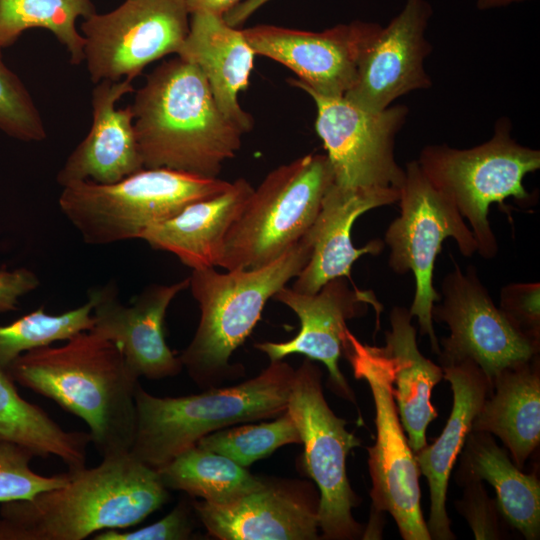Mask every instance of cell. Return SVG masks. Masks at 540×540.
<instances>
[{
  "instance_id": "6da1fadb",
  "label": "cell",
  "mask_w": 540,
  "mask_h": 540,
  "mask_svg": "<svg viewBox=\"0 0 540 540\" xmlns=\"http://www.w3.org/2000/svg\"><path fill=\"white\" fill-rule=\"evenodd\" d=\"M68 473L62 486L2 503L0 540H82L137 525L169 498L158 472L129 452Z\"/></svg>"
},
{
  "instance_id": "7a4b0ae2",
  "label": "cell",
  "mask_w": 540,
  "mask_h": 540,
  "mask_svg": "<svg viewBox=\"0 0 540 540\" xmlns=\"http://www.w3.org/2000/svg\"><path fill=\"white\" fill-rule=\"evenodd\" d=\"M7 373L15 383L82 419L102 457L130 451L139 379L112 341L83 331L59 347L49 345L22 354Z\"/></svg>"
},
{
  "instance_id": "3957f363",
  "label": "cell",
  "mask_w": 540,
  "mask_h": 540,
  "mask_svg": "<svg viewBox=\"0 0 540 540\" xmlns=\"http://www.w3.org/2000/svg\"><path fill=\"white\" fill-rule=\"evenodd\" d=\"M131 109L145 168L216 178L245 134L220 111L201 70L178 56L148 74Z\"/></svg>"
},
{
  "instance_id": "277c9868",
  "label": "cell",
  "mask_w": 540,
  "mask_h": 540,
  "mask_svg": "<svg viewBox=\"0 0 540 540\" xmlns=\"http://www.w3.org/2000/svg\"><path fill=\"white\" fill-rule=\"evenodd\" d=\"M311 247L301 240L276 260L257 268L192 270L189 287L200 308V321L179 355L189 377L202 389L217 387L244 372L230 364L261 319L267 301L295 278L309 260Z\"/></svg>"
},
{
  "instance_id": "5b68a950",
  "label": "cell",
  "mask_w": 540,
  "mask_h": 540,
  "mask_svg": "<svg viewBox=\"0 0 540 540\" xmlns=\"http://www.w3.org/2000/svg\"><path fill=\"white\" fill-rule=\"evenodd\" d=\"M294 374L282 359L270 361L257 376L240 384L189 396L157 397L138 384L129 453L157 471L210 433L279 416L287 410Z\"/></svg>"
},
{
  "instance_id": "8992f818",
  "label": "cell",
  "mask_w": 540,
  "mask_h": 540,
  "mask_svg": "<svg viewBox=\"0 0 540 540\" xmlns=\"http://www.w3.org/2000/svg\"><path fill=\"white\" fill-rule=\"evenodd\" d=\"M231 182L168 168H143L122 180H90L63 186L58 203L83 241L106 245L139 239L150 226L189 204L225 191Z\"/></svg>"
},
{
  "instance_id": "52a82bcc",
  "label": "cell",
  "mask_w": 540,
  "mask_h": 540,
  "mask_svg": "<svg viewBox=\"0 0 540 540\" xmlns=\"http://www.w3.org/2000/svg\"><path fill=\"white\" fill-rule=\"evenodd\" d=\"M333 184L326 154L311 153L269 172L230 226L218 267L264 266L298 243Z\"/></svg>"
},
{
  "instance_id": "ba28073f",
  "label": "cell",
  "mask_w": 540,
  "mask_h": 540,
  "mask_svg": "<svg viewBox=\"0 0 540 540\" xmlns=\"http://www.w3.org/2000/svg\"><path fill=\"white\" fill-rule=\"evenodd\" d=\"M509 118L501 117L492 137L472 148L446 144L425 146L417 160L429 181L456 206L469 222L479 254L490 259L498 244L488 220L492 203L509 197L528 203L524 177L540 168V151L519 144L511 135Z\"/></svg>"
},
{
  "instance_id": "9c48e42d",
  "label": "cell",
  "mask_w": 540,
  "mask_h": 540,
  "mask_svg": "<svg viewBox=\"0 0 540 540\" xmlns=\"http://www.w3.org/2000/svg\"><path fill=\"white\" fill-rule=\"evenodd\" d=\"M398 201L400 215L384 238L390 248L389 266L398 274L413 273L415 293L409 313L417 318L421 335L429 337L432 351L439 353L432 318L433 306L440 300L433 285L436 257L447 238H453L466 257L477 251V242L456 206L429 181L417 160L404 168Z\"/></svg>"
},
{
  "instance_id": "30bf717a",
  "label": "cell",
  "mask_w": 540,
  "mask_h": 540,
  "mask_svg": "<svg viewBox=\"0 0 540 540\" xmlns=\"http://www.w3.org/2000/svg\"><path fill=\"white\" fill-rule=\"evenodd\" d=\"M321 369L306 358L295 369L287 412L304 446L302 468L319 490L318 520L322 538L351 540L364 535L352 509L359 499L346 473L348 453L361 441L346 429L325 400Z\"/></svg>"
},
{
  "instance_id": "8fae6325",
  "label": "cell",
  "mask_w": 540,
  "mask_h": 540,
  "mask_svg": "<svg viewBox=\"0 0 540 540\" xmlns=\"http://www.w3.org/2000/svg\"><path fill=\"white\" fill-rule=\"evenodd\" d=\"M342 353L356 379L365 380L375 405L376 441L367 448L375 513L388 512L404 540H430L420 507V470L399 420L391 377L377 347L346 330Z\"/></svg>"
},
{
  "instance_id": "7c38bea8",
  "label": "cell",
  "mask_w": 540,
  "mask_h": 540,
  "mask_svg": "<svg viewBox=\"0 0 540 540\" xmlns=\"http://www.w3.org/2000/svg\"><path fill=\"white\" fill-rule=\"evenodd\" d=\"M190 22L184 0H125L81 23L91 81H133L146 66L177 54Z\"/></svg>"
},
{
  "instance_id": "4fadbf2b",
  "label": "cell",
  "mask_w": 540,
  "mask_h": 540,
  "mask_svg": "<svg viewBox=\"0 0 540 540\" xmlns=\"http://www.w3.org/2000/svg\"><path fill=\"white\" fill-rule=\"evenodd\" d=\"M316 106L315 129L329 159L333 184L343 189L400 188L404 168L395 160V139L408 117L405 105L371 112L344 96L304 89Z\"/></svg>"
},
{
  "instance_id": "5bb4252c",
  "label": "cell",
  "mask_w": 540,
  "mask_h": 540,
  "mask_svg": "<svg viewBox=\"0 0 540 540\" xmlns=\"http://www.w3.org/2000/svg\"><path fill=\"white\" fill-rule=\"evenodd\" d=\"M442 295L432 309L433 320L445 323L450 331L438 353L442 366L471 360L492 389L502 371L536 357L539 343L515 328L495 306L474 267L463 272L454 264L443 280Z\"/></svg>"
},
{
  "instance_id": "9a60e30c",
  "label": "cell",
  "mask_w": 540,
  "mask_h": 540,
  "mask_svg": "<svg viewBox=\"0 0 540 540\" xmlns=\"http://www.w3.org/2000/svg\"><path fill=\"white\" fill-rule=\"evenodd\" d=\"M432 14L428 0H405L385 27L372 22L359 48L355 81L344 97L378 112L405 94L430 88L424 63L432 50L426 38Z\"/></svg>"
},
{
  "instance_id": "2e32d148",
  "label": "cell",
  "mask_w": 540,
  "mask_h": 540,
  "mask_svg": "<svg viewBox=\"0 0 540 540\" xmlns=\"http://www.w3.org/2000/svg\"><path fill=\"white\" fill-rule=\"evenodd\" d=\"M188 287L189 278L172 284H152L130 305L120 301L113 281L93 287L88 292L93 316L90 331L115 343L138 379L174 377L183 364L167 345L164 321L172 300Z\"/></svg>"
},
{
  "instance_id": "e0dca14e",
  "label": "cell",
  "mask_w": 540,
  "mask_h": 540,
  "mask_svg": "<svg viewBox=\"0 0 540 540\" xmlns=\"http://www.w3.org/2000/svg\"><path fill=\"white\" fill-rule=\"evenodd\" d=\"M273 298L289 307L300 321V329L291 340L259 342L254 346L270 361L282 360L291 354H302L325 365L334 393L355 403V396L339 369L347 321L361 316L372 305L379 313L380 305L371 291L351 288L345 277L324 284L313 294L300 293L284 286Z\"/></svg>"
},
{
  "instance_id": "ac0fdd59",
  "label": "cell",
  "mask_w": 540,
  "mask_h": 540,
  "mask_svg": "<svg viewBox=\"0 0 540 540\" xmlns=\"http://www.w3.org/2000/svg\"><path fill=\"white\" fill-rule=\"evenodd\" d=\"M209 535L220 540H315L319 496L307 482L265 479L225 503L191 502Z\"/></svg>"
},
{
  "instance_id": "d6986e66",
  "label": "cell",
  "mask_w": 540,
  "mask_h": 540,
  "mask_svg": "<svg viewBox=\"0 0 540 540\" xmlns=\"http://www.w3.org/2000/svg\"><path fill=\"white\" fill-rule=\"evenodd\" d=\"M372 22L354 20L323 31L271 24L242 29L256 55L281 63L297 76L288 82L324 96H344L356 77V62Z\"/></svg>"
},
{
  "instance_id": "ffe728a7",
  "label": "cell",
  "mask_w": 540,
  "mask_h": 540,
  "mask_svg": "<svg viewBox=\"0 0 540 540\" xmlns=\"http://www.w3.org/2000/svg\"><path fill=\"white\" fill-rule=\"evenodd\" d=\"M398 199L399 190L395 188L350 190L332 184L315 221L303 236L311 253L291 288L313 294L332 279H350L352 265L358 258L366 254L378 255L384 246L383 241L374 239L364 247L356 248L351 237L356 219Z\"/></svg>"
},
{
  "instance_id": "44dd1931",
  "label": "cell",
  "mask_w": 540,
  "mask_h": 540,
  "mask_svg": "<svg viewBox=\"0 0 540 540\" xmlns=\"http://www.w3.org/2000/svg\"><path fill=\"white\" fill-rule=\"evenodd\" d=\"M133 92L135 89L129 79L102 80L95 84L90 130L58 172V184L63 187L83 180L110 184L145 168L131 105L124 109L116 107L124 95Z\"/></svg>"
},
{
  "instance_id": "7402d4cb",
  "label": "cell",
  "mask_w": 540,
  "mask_h": 540,
  "mask_svg": "<svg viewBox=\"0 0 540 540\" xmlns=\"http://www.w3.org/2000/svg\"><path fill=\"white\" fill-rule=\"evenodd\" d=\"M443 378L451 385L453 406L440 436L414 453L420 474L427 479L430 513L427 524L431 539H455L446 511L448 482L472 423L491 386L483 371L471 360L442 366Z\"/></svg>"
},
{
  "instance_id": "603a6c76",
  "label": "cell",
  "mask_w": 540,
  "mask_h": 540,
  "mask_svg": "<svg viewBox=\"0 0 540 540\" xmlns=\"http://www.w3.org/2000/svg\"><path fill=\"white\" fill-rule=\"evenodd\" d=\"M255 55L242 29L209 12L190 14L189 30L177 53L201 70L220 111L244 133L254 121L240 105L239 94L249 85Z\"/></svg>"
},
{
  "instance_id": "cb8c5ba5",
  "label": "cell",
  "mask_w": 540,
  "mask_h": 540,
  "mask_svg": "<svg viewBox=\"0 0 540 540\" xmlns=\"http://www.w3.org/2000/svg\"><path fill=\"white\" fill-rule=\"evenodd\" d=\"M253 190L246 179H236L222 193L193 202L148 227L139 239L174 254L192 270L217 267L226 234Z\"/></svg>"
},
{
  "instance_id": "d4e9b609",
  "label": "cell",
  "mask_w": 540,
  "mask_h": 540,
  "mask_svg": "<svg viewBox=\"0 0 540 540\" xmlns=\"http://www.w3.org/2000/svg\"><path fill=\"white\" fill-rule=\"evenodd\" d=\"M411 319L409 310L394 307L386 345L377 349L390 373L399 420L410 448L416 453L427 445V427L438 415L431 394L443 379V370L419 351Z\"/></svg>"
},
{
  "instance_id": "484cf974",
  "label": "cell",
  "mask_w": 540,
  "mask_h": 540,
  "mask_svg": "<svg viewBox=\"0 0 540 540\" xmlns=\"http://www.w3.org/2000/svg\"><path fill=\"white\" fill-rule=\"evenodd\" d=\"M473 420L471 431L500 438L522 468L540 440V376L538 357L505 369L493 382Z\"/></svg>"
},
{
  "instance_id": "4316f807",
  "label": "cell",
  "mask_w": 540,
  "mask_h": 540,
  "mask_svg": "<svg viewBox=\"0 0 540 540\" xmlns=\"http://www.w3.org/2000/svg\"><path fill=\"white\" fill-rule=\"evenodd\" d=\"M458 470L462 484L487 481L495 490L498 511L527 540L540 535V483L511 461L490 433L470 431Z\"/></svg>"
},
{
  "instance_id": "83f0119b",
  "label": "cell",
  "mask_w": 540,
  "mask_h": 540,
  "mask_svg": "<svg viewBox=\"0 0 540 540\" xmlns=\"http://www.w3.org/2000/svg\"><path fill=\"white\" fill-rule=\"evenodd\" d=\"M0 441L23 445L36 457L55 456L73 471L86 467L91 438L88 432L63 429L41 407L24 399L0 369Z\"/></svg>"
},
{
  "instance_id": "f1b7e54d",
  "label": "cell",
  "mask_w": 540,
  "mask_h": 540,
  "mask_svg": "<svg viewBox=\"0 0 540 540\" xmlns=\"http://www.w3.org/2000/svg\"><path fill=\"white\" fill-rule=\"evenodd\" d=\"M166 489L179 490L210 503H225L259 488L264 478L228 457L198 445L157 470Z\"/></svg>"
},
{
  "instance_id": "f546056e",
  "label": "cell",
  "mask_w": 540,
  "mask_h": 540,
  "mask_svg": "<svg viewBox=\"0 0 540 540\" xmlns=\"http://www.w3.org/2000/svg\"><path fill=\"white\" fill-rule=\"evenodd\" d=\"M96 13L92 0H0V47L13 45L29 29L50 31L70 56L84 61V37L76 28L79 18Z\"/></svg>"
},
{
  "instance_id": "4dcf8cb0",
  "label": "cell",
  "mask_w": 540,
  "mask_h": 540,
  "mask_svg": "<svg viewBox=\"0 0 540 540\" xmlns=\"http://www.w3.org/2000/svg\"><path fill=\"white\" fill-rule=\"evenodd\" d=\"M93 327L92 303L53 315L40 307L16 321L0 326V369L7 372L22 354L68 340Z\"/></svg>"
},
{
  "instance_id": "1f68e13d",
  "label": "cell",
  "mask_w": 540,
  "mask_h": 540,
  "mask_svg": "<svg viewBox=\"0 0 540 540\" xmlns=\"http://www.w3.org/2000/svg\"><path fill=\"white\" fill-rule=\"evenodd\" d=\"M292 443L301 444V438L286 411L271 422L217 430L202 437L195 445L224 455L247 468L276 449Z\"/></svg>"
},
{
  "instance_id": "d6a6232c",
  "label": "cell",
  "mask_w": 540,
  "mask_h": 540,
  "mask_svg": "<svg viewBox=\"0 0 540 540\" xmlns=\"http://www.w3.org/2000/svg\"><path fill=\"white\" fill-rule=\"evenodd\" d=\"M0 47V131L25 142L47 133L40 112L21 79L4 63Z\"/></svg>"
},
{
  "instance_id": "836d02e7",
  "label": "cell",
  "mask_w": 540,
  "mask_h": 540,
  "mask_svg": "<svg viewBox=\"0 0 540 540\" xmlns=\"http://www.w3.org/2000/svg\"><path fill=\"white\" fill-rule=\"evenodd\" d=\"M34 457V452L23 445L0 441V504L30 499L68 481V472L53 476L36 473L30 466Z\"/></svg>"
},
{
  "instance_id": "e575fe53",
  "label": "cell",
  "mask_w": 540,
  "mask_h": 540,
  "mask_svg": "<svg viewBox=\"0 0 540 540\" xmlns=\"http://www.w3.org/2000/svg\"><path fill=\"white\" fill-rule=\"evenodd\" d=\"M540 284L512 283L502 288L500 310L520 332L539 343Z\"/></svg>"
},
{
  "instance_id": "d590c367",
  "label": "cell",
  "mask_w": 540,
  "mask_h": 540,
  "mask_svg": "<svg viewBox=\"0 0 540 540\" xmlns=\"http://www.w3.org/2000/svg\"><path fill=\"white\" fill-rule=\"evenodd\" d=\"M192 505L179 502L161 520L132 531L108 529L97 532L93 540H187L192 538L194 522Z\"/></svg>"
},
{
  "instance_id": "8d00e7d4",
  "label": "cell",
  "mask_w": 540,
  "mask_h": 540,
  "mask_svg": "<svg viewBox=\"0 0 540 540\" xmlns=\"http://www.w3.org/2000/svg\"><path fill=\"white\" fill-rule=\"evenodd\" d=\"M465 492L456 504L468 522L475 539H499L498 508L496 502L487 496L482 482L464 484Z\"/></svg>"
},
{
  "instance_id": "74e56055",
  "label": "cell",
  "mask_w": 540,
  "mask_h": 540,
  "mask_svg": "<svg viewBox=\"0 0 540 540\" xmlns=\"http://www.w3.org/2000/svg\"><path fill=\"white\" fill-rule=\"evenodd\" d=\"M39 286L37 275L27 268L0 269V313L16 311L20 297Z\"/></svg>"
},
{
  "instance_id": "f35d334b",
  "label": "cell",
  "mask_w": 540,
  "mask_h": 540,
  "mask_svg": "<svg viewBox=\"0 0 540 540\" xmlns=\"http://www.w3.org/2000/svg\"><path fill=\"white\" fill-rule=\"evenodd\" d=\"M272 0H242L224 16V20L231 26L240 27L254 13Z\"/></svg>"
},
{
  "instance_id": "ab89813d",
  "label": "cell",
  "mask_w": 540,
  "mask_h": 540,
  "mask_svg": "<svg viewBox=\"0 0 540 540\" xmlns=\"http://www.w3.org/2000/svg\"><path fill=\"white\" fill-rule=\"evenodd\" d=\"M190 14L209 12L224 16L242 0H184Z\"/></svg>"
},
{
  "instance_id": "60d3db41",
  "label": "cell",
  "mask_w": 540,
  "mask_h": 540,
  "mask_svg": "<svg viewBox=\"0 0 540 540\" xmlns=\"http://www.w3.org/2000/svg\"><path fill=\"white\" fill-rule=\"evenodd\" d=\"M528 0H476V7L480 11L492 10L509 6L511 4L524 2Z\"/></svg>"
}]
</instances>
